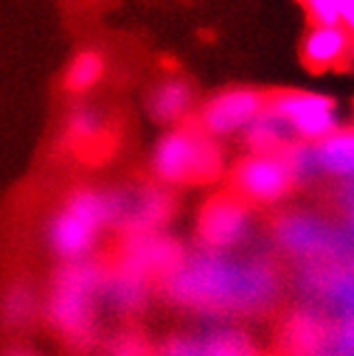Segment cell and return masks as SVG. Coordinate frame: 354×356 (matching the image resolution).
<instances>
[{"label": "cell", "mask_w": 354, "mask_h": 356, "mask_svg": "<svg viewBox=\"0 0 354 356\" xmlns=\"http://www.w3.org/2000/svg\"><path fill=\"white\" fill-rule=\"evenodd\" d=\"M124 195L90 187L75 189L47 225V241L56 256L69 262L82 260L92 249L99 232L120 219Z\"/></svg>", "instance_id": "cell-1"}, {"label": "cell", "mask_w": 354, "mask_h": 356, "mask_svg": "<svg viewBox=\"0 0 354 356\" xmlns=\"http://www.w3.org/2000/svg\"><path fill=\"white\" fill-rule=\"evenodd\" d=\"M223 155L215 138L198 122L176 124L153 150V172L166 185H204L219 178Z\"/></svg>", "instance_id": "cell-2"}, {"label": "cell", "mask_w": 354, "mask_h": 356, "mask_svg": "<svg viewBox=\"0 0 354 356\" xmlns=\"http://www.w3.org/2000/svg\"><path fill=\"white\" fill-rule=\"evenodd\" d=\"M266 108L280 116L294 140L300 142H320L341 127V114L337 101L324 92L314 90H275L266 95Z\"/></svg>", "instance_id": "cell-3"}, {"label": "cell", "mask_w": 354, "mask_h": 356, "mask_svg": "<svg viewBox=\"0 0 354 356\" xmlns=\"http://www.w3.org/2000/svg\"><path fill=\"white\" fill-rule=\"evenodd\" d=\"M99 284L92 266L73 264L61 275L54 296L49 298V318L73 341H86L90 337V296Z\"/></svg>", "instance_id": "cell-4"}, {"label": "cell", "mask_w": 354, "mask_h": 356, "mask_svg": "<svg viewBox=\"0 0 354 356\" xmlns=\"http://www.w3.org/2000/svg\"><path fill=\"white\" fill-rule=\"evenodd\" d=\"M266 95L249 86L223 88L202 104L195 122L215 140L243 134L251 120L264 112Z\"/></svg>", "instance_id": "cell-5"}, {"label": "cell", "mask_w": 354, "mask_h": 356, "mask_svg": "<svg viewBox=\"0 0 354 356\" xmlns=\"http://www.w3.org/2000/svg\"><path fill=\"white\" fill-rule=\"evenodd\" d=\"M232 185L241 200L268 202L282 200L294 185L292 170L284 152H249L232 170Z\"/></svg>", "instance_id": "cell-6"}, {"label": "cell", "mask_w": 354, "mask_h": 356, "mask_svg": "<svg viewBox=\"0 0 354 356\" xmlns=\"http://www.w3.org/2000/svg\"><path fill=\"white\" fill-rule=\"evenodd\" d=\"M198 236L211 249L230 247L241 241L249 227V209L234 193L209 197L198 213Z\"/></svg>", "instance_id": "cell-7"}, {"label": "cell", "mask_w": 354, "mask_h": 356, "mask_svg": "<svg viewBox=\"0 0 354 356\" xmlns=\"http://www.w3.org/2000/svg\"><path fill=\"white\" fill-rule=\"evenodd\" d=\"M195 108V88L181 75L161 80L146 99V112L159 124H183Z\"/></svg>", "instance_id": "cell-8"}, {"label": "cell", "mask_w": 354, "mask_h": 356, "mask_svg": "<svg viewBox=\"0 0 354 356\" xmlns=\"http://www.w3.org/2000/svg\"><path fill=\"white\" fill-rule=\"evenodd\" d=\"M350 37L339 26H314L300 43V58L312 71H326L341 65L350 52Z\"/></svg>", "instance_id": "cell-9"}, {"label": "cell", "mask_w": 354, "mask_h": 356, "mask_svg": "<svg viewBox=\"0 0 354 356\" xmlns=\"http://www.w3.org/2000/svg\"><path fill=\"white\" fill-rule=\"evenodd\" d=\"M320 172L339 178H354V129L339 127L331 136L316 142Z\"/></svg>", "instance_id": "cell-10"}, {"label": "cell", "mask_w": 354, "mask_h": 356, "mask_svg": "<svg viewBox=\"0 0 354 356\" xmlns=\"http://www.w3.org/2000/svg\"><path fill=\"white\" fill-rule=\"evenodd\" d=\"M243 138L251 152H280L294 142L288 124L268 108H264L262 114L251 120V124L243 131Z\"/></svg>", "instance_id": "cell-11"}, {"label": "cell", "mask_w": 354, "mask_h": 356, "mask_svg": "<svg viewBox=\"0 0 354 356\" xmlns=\"http://www.w3.org/2000/svg\"><path fill=\"white\" fill-rule=\"evenodd\" d=\"M172 211V197L163 189H144L136 197L124 195L120 217L127 215L129 221L138 227H153L168 219Z\"/></svg>", "instance_id": "cell-12"}, {"label": "cell", "mask_w": 354, "mask_h": 356, "mask_svg": "<svg viewBox=\"0 0 354 356\" xmlns=\"http://www.w3.org/2000/svg\"><path fill=\"white\" fill-rule=\"evenodd\" d=\"M104 75H106V58L99 52H95V49H82V52H78L71 58L65 71L63 84L67 92L82 97L95 90L99 82L104 80Z\"/></svg>", "instance_id": "cell-13"}, {"label": "cell", "mask_w": 354, "mask_h": 356, "mask_svg": "<svg viewBox=\"0 0 354 356\" xmlns=\"http://www.w3.org/2000/svg\"><path fill=\"white\" fill-rule=\"evenodd\" d=\"M104 116H101L90 106H78L73 108L65 122V134L63 140L71 150H84L95 146L104 138Z\"/></svg>", "instance_id": "cell-14"}, {"label": "cell", "mask_w": 354, "mask_h": 356, "mask_svg": "<svg viewBox=\"0 0 354 356\" xmlns=\"http://www.w3.org/2000/svg\"><path fill=\"white\" fill-rule=\"evenodd\" d=\"M3 322L13 328L26 326L37 314V296L26 284H17L5 292L3 305H0Z\"/></svg>", "instance_id": "cell-15"}, {"label": "cell", "mask_w": 354, "mask_h": 356, "mask_svg": "<svg viewBox=\"0 0 354 356\" xmlns=\"http://www.w3.org/2000/svg\"><path fill=\"white\" fill-rule=\"evenodd\" d=\"M284 157L292 170L294 181H300V178H309L314 174L320 172L318 168V159H316V144L314 142H292L288 144L284 150Z\"/></svg>", "instance_id": "cell-16"}, {"label": "cell", "mask_w": 354, "mask_h": 356, "mask_svg": "<svg viewBox=\"0 0 354 356\" xmlns=\"http://www.w3.org/2000/svg\"><path fill=\"white\" fill-rule=\"evenodd\" d=\"M314 26H337L341 0H303Z\"/></svg>", "instance_id": "cell-17"}, {"label": "cell", "mask_w": 354, "mask_h": 356, "mask_svg": "<svg viewBox=\"0 0 354 356\" xmlns=\"http://www.w3.org/2000/svg\"><path fill=\"white\" fill-rule=\"evenodd\" d=\"M110 356H153V350L140 335H122L112 346Z\"/></svg>", "instance_id": "cell-18"}, {"label": "cell", "mask_w": 354, "mask_h": 356, "mask_svg": "<svg viewBox=\"0 0 354 356\" xmlns=\"http://www.w3.org/2000/svg\"><path fill=\"white\" fill-rule=\"evenodd\" d=\"M339 26L354 39V0H341L339 7Z\"/></svg>", "instance_id": "cell-19"}, {"label": "cell", "mask_w": 354, "mask_h": 356, "mask_svg": "<svg viewBox=\"0 0 354 356\" xmlns=\"http://www.w3.org/2000/svg\"><path fill=\"white\" fill-rule=\"evenodd\" d=\"M3 356H35V354H33V352H29V350L17 348V350H11V352H7V354H3Z\"/></svg>", "instance_id": "cell-20"}, {"label": "cell", "mask_w": 354, "mask_h": 356, "mask_svg": "<svg viewBox=\"0 0 354 356\" xmlns=\"http://www.w3.org/2000/svg\"><path fill=\"white\" fill-rule=\"evenodd\" d=\"M352 223H354V197H352Z\"/></svg>", "instance_id": "cell-21"}]
</instances>
